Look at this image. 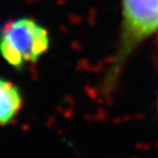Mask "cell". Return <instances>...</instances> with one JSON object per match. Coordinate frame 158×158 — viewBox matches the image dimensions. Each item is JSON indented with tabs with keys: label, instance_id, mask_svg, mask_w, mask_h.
<instances>
[{
	"label": "cell",
	"instance_id": "7a4b0ae2",
	"mask_svg": "<svg viewBox=\"0 0 158 158\" xmlns=\"http://www.w3.org/2000/svg\"><path fill=\"white\" fill-rule=\"evenodd\" d=\"M49 49V29L32 17H17L0 27V56L13 68L36 64Z\"/></svg>",
	"mask_w": 158,
	"mask_h": 158
},
{
	"label": "cell",
	"instance_id": "6da1fadb",
	"mask_svg": "<svg viewBox=\"0 0 158 158\" xmlns=\"http://www.w3.org/2000/svg\"><path fill=\"white\" fill-rule=\"evenodd\" d=\"M158 32V0H121L117 47L103 79V92L115 89L125 64L137 47Z\"/></svg>",
	"mask_w": 158,
	"mask_h": 158
},
{
	"label": "cell",
	"instance_id": "3957f363",
	"mask_svg": "<svg viewBox=\"0 0 158 158\" xmlns=\"http://www.w3.org/2000/svg\"><path fill=\"white\" fill-rule=\"evenodd\" d=\"M22 106V96L18 86L0 78V125H7L17 117Z\"/></svg>",
	"mask_w": 158,
	"mask_h": 158
}]
</instances>
